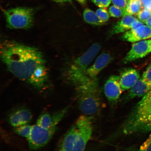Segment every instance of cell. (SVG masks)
<instances>
[{"mask_svg":"<svg viewBox=\"0 0 151 151\" xmlns=\"http://www.w3.org/2000/svg\"><path fill=\"white\" fill-rule=\"evenodd\" d=\"M101 48L99 43H94L82 55L76 58L71 65L68 75L69 80L75 86L88 80L87 71Z\"/></svg>","mask_w":151,"mask_h":151,"instance_id":"5","label":"cell"},{"mask_svg":"<svg viewBox=\"0 0 151 151\" xmlns=\"http://www.w3.org/2000/svg\"><path fill=\"white\" fill-rule=\"evenodd\" d=\"M8 27L11 29H28L33 25L36 9L18 7L3 10Z\"/></svg>","mask_w":151,"mask_h":151,"instance_id":"6","label":"cell"},{"mask_svg":"<svg viewBox=\"0 0 151 151\" xmlns=\"http://www.w3.org/2000/svg\"><path fill=\"white\" fill-rule=\"evenodd\" d=\"M58 127L47 128L37 124L32 126L31 133L27 139L31 150H36L46 146L53 137Z\"/></svg>","mask_w":151,"mask_h":151,"instance_id":"7","label":"cell"},{"mask_svg":"<svg viewBox=\"0 0 151 151\" xmlns=\"http://www.w3.org/2000/svg\"><path fill=\"white\" fill-rule=\"evenodd\" d=\"M92 1L100 8H106L110 4L111 0H92Z\"/></svg>","mask_w":151,"mask_h":151,"instance_id":"25","label":"cell"},{"mask_svg":"<svg viewBox=\"0 0 151 151\" xmlns=\"http://www.w3.org/2000/svg\"><path fill=\"white\" fill-rule=\"evenodd\" d=\"M32 114L29 109L21 108L11 113L9 116V122L14 128L26 125L31 122Z\"/></svg>","mask_w":151,"mask_h":151,"instance_id":"12","label":"cell"},{"mask_svg":"<svg viewBox=\"0 0 151 151\" xmlns=\"http://www.w3.org/2000/svg\"><path fill=\"white\" fill-rule=\"evenodd\" d=\"M151 131V89L134 107L124 124L126 134Z\"/></svg>","mask_w":151,"mask_h":151,"instance_id":"4","label":"cell"},{"mask_svg":"<svg viewBox=\"0 0 151 151\" xmlns=\"http://www.w3.org/2000/svg\"><path fill=\"white\" fill-rule=\"evenodd\" d=\"M92 118L79 117L60 139L55 151H84L92 135Z\"/></svg>","mask_w":151,"mask_h":151,"instance_id":"2","label":"cell"},{"mask_svg":"<svg viewBox=\"0 0 151 151\" xmlns=\"http://www.w3.org/2000/svg\"><path fill=\"white\" fill-rule=\"evenodd\" d=\"M47 76L45 65H41L36 70L28 82L34 87L42 89L45 86Z\"/></svg>","mask_w":151,"mask_h":151,"instance_id":"16","label":"cell"},{"mask_svg":"<svg viewBox=\"0 0 151 151\" xmlns=\"http://www.w3.org/2000/svg\"><path fill=\"white\" fill-rule=\"evenodd\" d=\"M151 38V27L142 24L136 26L123 33L120 39L127 42L134 43Z\"/></svg>","mask_w":151,"mask_h":151,"instance_id":"10","label":"cell"},{"mask_svg":"<svg viewBox=\"0 0 151 151\" xmlns=\"http://www.w3.org/2000/svg\"><path fill=\"white\" fill-rule=\"evenodd\" d=\"M83 17L86 23L92 25L101 26L105 24L100 19L96 13L89 8H86L84 9Z\"/></svg>","mask_w":151,"mask_h":151,"instance_id":"17","label":"cell"},{"mask_svg":"<svg viewBox=\"0 0 151 151\" xmlns=\"http://www.w3.org/2000/svg\"><path fill=\"white\" fill-rule=\"evenodd\" d=\"M139 151H151V133L139 148Z\"/></svg>","mask_w":151,"mask_h":151,"instance_id":"24","label":"cell"},{"mask_svg":"<svg viewBox=\"0 0 151 151\" xmlns=\"http://www.w3.org/2000/svg\"><path fill=\"white\" fill-rule=\"evenodd\" d=\"M32 126L29 124L20 126L14 128V131L17 134L27 139L31 133Z\"/></svg>","mask_w":151,"mask_h":151,"instance_id":"19","label":"cell"},{"mask_svg":"<svg viewBox=\"0 0 151 151\" xmlns=\"http://www.w3.org/2000/svg\"><path fill=\"white\" fill-rule=\"evenodd\" d=\"M78 2L82 5L86 4L87 0H76Z\"/></svg>","mask_w":151,"mask_h":151,"instance_id":"29","label":"cell"},{"mask_svg":"<svg viewBox=\"0 0 151 151\" xmlns=\"http://www.w3.org/2000/svg\"><path fill=\"white\" fill-rule=\"evenodd\" d=\"M111 2L113 5L122 9L124 12L123 16H125L127 0H111Z\"/></svg>","mask_w":151,"mask_h":151,"instance_id":"23","label":"cell"},{"mask_svg":"<svg viewBox=\"0 0 151 151\" xmlns=\"http://www.w3.org/2000/svg\"><path fill=\"white\" fill-rule=\"evenodd\" d=\"M1 57L12 75L27 82L38 68L45 65L44 56L38 49L14 41L2 43Z\"/></svg>","mask_w":151,"mask_h":151,"instance_id":"1","label":"cell"},{"mask_svg":"<svg viewBox=\"0 0 151 151\" xmlns=\"http://www.w3.org/2000/svg\"><path fill=\"white\" fill-rule=\"evenodd\" d=\"M151 89V84L140 78L124 96L123 101H130L136 97H143Z\"/></svg>","mask_w":151,"mask_h":151,"instance_id":"14","label":"cell"},{"mask_svg":"<svg viewBox=\"0 0 151 151\" xmlns=\"http://www.w3.org/2000/svg\"><path fill=\"white\" fill-rule=\"evenodd\" d=\"M104 90L106 97L112 104L117 102L123 92L120 83L119 77L112 75L105 82Z\"/></svg>","mask_w":151,"mask_h":151,"instance_id":"9","label":"cell"},{"mask_svg":"<svg viewBox=\"0 0 151 151\" xmlns=\"http://www.w3.org/2000/svg\"><path fill=\"white\" fill-rule=\"evenodd\" d=\"M142 78L147 82L151 84V63L143 73Z\"/></svg>","mask_w":151,"mask_h":151,"instance_id":"26","label":"cell"},{"mask_svg":"<svg viewBox=\"0 0 151 151\" xmlns=\"http://www.w3.org/2000/svg\"><path fill=\"white\" fill-rule=\"evenodd\" d=\"M96 14L102 22L105 23L109 18V13L105 8H100L96 11Z\"/></svg>","mask_w":151,"mask_h":151,"instance_id":"21","label":"cell"},{"mask_svg":"<svg viewBox=\"0 0 151 151\" xmlns=\"http://www.w3.org/2000/svg\"><path fill=\"white\" fill-rule=\"evenodd\" d=\"M136 16L140 21L145 23L147 20L151 17V11L143 8Z\"/></svg>","mask_w":151,"mask_h":151,"instance_id":"20","label":"cell"},{"mask_svg":"<svg viewBox=\"0 0 151 151\" xmlns=\"http://www.w3.org/2000/svg\"><path fill=\"white\" fill-rule=\"evenodd\" d=\"M143 23L132 16L127 15L123 17L121 20L113 25L109 32V36L124 33L132 28L141 25Z\"/></svg>","mask_w":151,"mask_h":151,"instance_id":"11","label":"cell"},{"mask_svg":"<svg viewBox=\"0 0 151 151\" xmlns=\"http://www.w3.org/2000/svg\"><path fill=\"white\" fill-rule=\"evenodd\" d=\"M151 52V39L133 43L124 58V63H130L145 57Z\"/></svg>","mask_w":151,"mask_h":151,"instance_id":"8","label":"cell"},{"mask_svg":"<svg viewBox=\"0 0 151 151\" xmlns=\"http://www.w3.org/2000/svg\"><path fill=\"white\" fill-rule=\"evenodd\" d=\"M142 8L140 0H127L125 16L137 15Z\"/></svg>","mask_w":151,"mask_h":151,"instance_id":"18","label":"cell"},{"mask_svg":"<svg viewBox=\"0 0 151 151\" xmlns=\"http://www.w3.org/2000/svg\"><path fill=\"white\" fill-rule=\"evenodd\" d=\"M119 77L123 91L131 89L140 78L139 72L136 70L131 68L124 70L121 73Z\"/></svg>","mask_w":151,"mask_h":151,"instance_id":"15","label":"cell"},{"mask_svg":"<svg viewBox=\"0 0 151 151\" xmlns=\"http://www.w3.org/2000/svg\"><path fill=\"white\" fill-rule=\"evenodd\" d=\"M143 8L151 11V0H140Z\"/></svg>","mask_w":151,"mask_h":151,"instance_id":"27","label":"cell"},{"mask_svg":"<svg viewBox=\"0 0 151 151\" xmlns=\"http://www.w3.org/2000/svg\"><path fill=\"white\" fill-rule=\"evenodd\" d=\"M112 57L106 52H103L96 58L95 62L88 68L86 76L88 78H97V76L110 63Z\"/></svg>","mask_w":151,"mask_h":151,"instance_id":"13","label":"cell"},{"mask_svg":"<svg viewBox=\"0 0 151 151\" xmlns=\"http://www.w3.org/2000/svg\"><path fill=\"white\" fill-rule=\"evenodd\" d=\"M51 1L56 3L60 4H64L65 3H69L72 5L73 4V1L72 0H51Z\"/></svg>","mask_w":151,"mask_h":151,"instance_id":"28","label":"cell"},{"mask_svg":"<svg viewBox=\"0 0 151 151\" xmlns=\"http://www.w3.org/2000/svg\"><path fill=\"white\" fill-rule=\"evenodd\" d=\"M109 14L114 18H119L124 16V12L122 9L115 5H112L109 9Z\"/></svg>","mask_w":151,"mask_h":151,"instance_id":"22","label":"cell"},{"mask_svg":"<svg viewBox=\"0 0 151 151\" xmlns=\"http://www.w3.org/2000/svg\"><path fill=\"white\" fill-rule=\"evenodd\" d=\"M76 87L78 106L81 112L91 117L97 114L103 104L97 78H88Z\"/></svg>","mask_w":151,"mask_h":151,"instance_id":"3","label":"cell"},{"mask_svg":"<svg viewBox=\"0 0 151 151\" xmlns=\"http://www.w3.org/2000/svg\"><path fill=\"white\" fill-rule=\"evenodd\" d=\"M145 24H147V25L151 27V17L147 20Z\"/></svg>","mask_w":151,"mask_h":151,"instance_id":"30","label":"cell"}]
</instances>
